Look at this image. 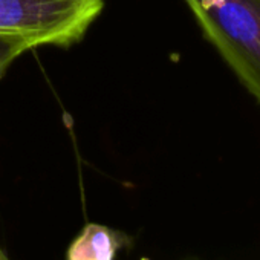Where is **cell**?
<instances>
[{
    "instance_id": "5b68a950",
    "label": "cell",
    "mask_w": 260,
    "mask_h": 260,
    "mask_svg": "<svg viewBox=\"0 0 260 260\" xmlns=\"http://www.w3.org/2000/svg\"><path fill=\"white\" fill-rule=\"evenodd\" d=\"M184 260H201V258H196V257H188V258H184Z\"/></svg>"
},
{
    "instance_id": "6da1fadb",
    "label": "cell",
    "mask_w": 260,
    "mask_h": 260,
    "mask_svg": "<svg viewBox=\"0 0 260 260\" xmlns=\"http://www.w3.org/2000/svg\"><path fill=\"white\" fill-rule=\"evenodd\" d=\"M204 37L260 104V0H184Z\"/></svg>"
},
{
    "instance_id": "3957f363",
    "label": "cell",
    "mask_w": 260,
    "mask_h": 260,
    "mask_svg": "<svg viewBox=\"0 0 260 260\" xmlns=\"http://www.w3.org/2000/svg\"><path fill=\"white\" fill-rule=\"evenodd\" d=\"M128 242L130 237L119 230L87 223L69 243L66 260H115L118 251Z\"/></svg>"
},
{
    "instance_id": "7a4b0ae2",
    "label": "cell",
    "mask_w": 260,
    "mask_h": 260,
    "mask_svg": "<svg viewBox=\"0 0 260 260\" xmlns=\"http://www.w3.org/2000/svg\"><path fill=\"white\" fill-rule=\"evenodd\" d=\"M104 0H0V36L31 46L69 48L100 17Z\"/></svg>"
},
{
    "instance_id": "277c9868",
    "label": "cell",
    "mask_w": 260,
    "mask_h": 260,
    "mask_svg": "<svg viewBox=\"0 0 260 260\" xmlns=\"http://www.w3.org/2000/svg\"><path fill=\"white\" fill-rule=\"evenodd\" d=\"M34 48L26 40L17 37L0 36V80H2L10 69V66L25 52L32 51Z\"/></svg>"
}]
</instances>
